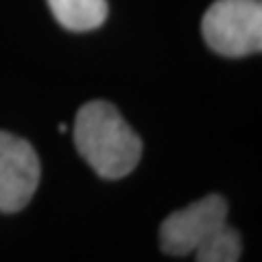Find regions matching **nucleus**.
Returning a JSON list of instances; mask_svg holds the SVG:
<instances>
[{"instance_id": "39448f33", "label": "nucleus", "mask_w": 262, "mask_h": 262, "mask_svg": "<svg viewBox=\"0 0 262 262\" xmlns=\"http://www.w3.org/2000/svg\"><path fill=\"white\" fill-rule=\"evenodd\" d=\"M55 20L68 31H92L107 18V0H48Z\"/></svg>"}, {"instance_id": "f257e3e1", "label": "nucleus", "mask_w": 262, "mask_h": 262, "mask_svg": "<svg viewBox=\"0 0 262 262\" xmlns=\"http://www.w3.org/2000/svg\"><path fill=\"white\" fill-rule=\"evenodd\" d=\"M72 134L79 155L103 179L127 177L142 158V140L107 101L85 103Z\"/></svg>"}, {"instance_id": "423d86ee", "label": "nucleus", "mask_w": 262, "mask_h": 262, "mask_svg": "<svg viewBox=\"0 0 262 262\" xmlns=\"http://www.w3.org/2000/svg\"><path fill=\"white\" fill-rule=\"evenodd\" d=\"M243 251L241 236L234 227L225 225L208 245L194 251L196 262H238Z\"/></svg>"}, {"instance_id": "20e7f679", "label": "nucleus", "mask_w": 262, "mask_h": 262, "mask_svg": "<svg viewBox=\"0 0 262 262\" xmlns=\"http://www.w3.org/2000/svg\"><path fill=\"white\" fill-rule=\"evenodd\" d=\"M42 166L35 149L20 136L0 131V212L13 214L29 206Z\"/></svg>"}, {"instance_id": "f03ea898", "label": "nucleus", "mask_w": 262, "mask_h": 262, "mask_svg": "<svg viewBox=\"0 0 262 262\" xmlns=\"http://www.w3.org/2000/svg\"><path fill=\"white\" fill-rule=\"evenodd\" d=\"M201 31L208 46L223 57H245L262 48L260 0H216L203 15Z\"/></svg>"}, {"instance_id": "7ed1b4c3", "label": "nucleus", "mask_w": 262, "mask_h": 262, "mask_svg": "<svg viewBox=\"0 0 262 262\" xmlns=\"http://www.w3.org/2000/svg\"><path fill=\"white\" fill-rule=\"evenodd\" d=\"M227 225V203L223 196L208 194L184 210L168 214L160 225V247L168 256L199 251Z\"/></svg>"}]
</instances>
